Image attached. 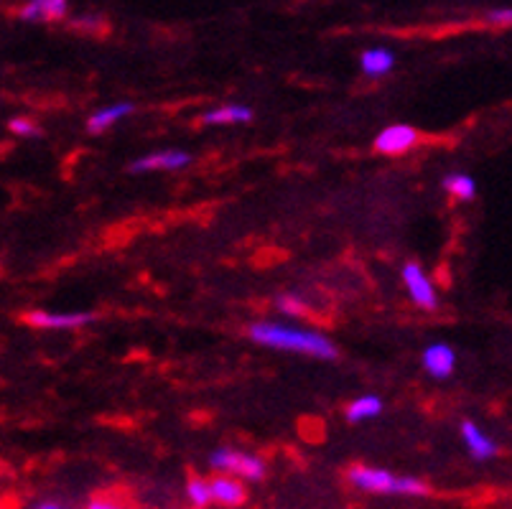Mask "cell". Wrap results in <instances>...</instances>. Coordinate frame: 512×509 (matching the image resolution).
<instances>
[{
	"label": "cell",
	"instance_id": "1",
	"mask_svg": "<svg viewBox=\"0 0 512 509\" xmlns=\"http://www.w3.org/2000/svg\"><path fill=\"white\" fill-rule=\"evenodd\" d=\"M248 336L255 344L271 349H283V352L309 354L316 359H337L339 349L334 347L332 339H327L319 331L299 329V326H283L273 321H258L248 329Z\"/></svg>",
	"mask_w": 512,
	"mask_h": 509
},
{
	"label": "cell",
	"instance_id": "2",
	"mask_svg": "<svg viewBox=\"0 0 512 509\" xmlns=\"http://www.w3.org/2000/svg\"><path fill=\"white\" fill-rule=\"evenodd\" d=\"M349 482L367 494H400V497H423L428 487L421 479L413 476H395L385 469H372V466H352L349 469Z\"/></svg>",
	"mask_w": 512,
	"mask_h": 509
},
{
	"label": "cell",
	"instance_id": "3",
	"mask_svg": "<svg viewBox=\"0 0 512 509\" xmlns=\"http://www.w3.org/2000/svg\"><path fill=\"white\" fill-rule=\"evenodd\" d=\"M209 466L222 471L225 476L245 479V482H263L265 479V461L255 454H245L237 448H217L209 456Z\"/></svg>",
	"mask_w": 512,
	"mask_h": 509
},
{
	"label": "cell",
	"instance_id": "4",
	"mask_svg": "<svg viewBox=\"0 0 512 509\" xmlns=\"http://www.w3.org/2000/svg\"><path fill=\"white\" fill-rule=\"evenodd\" d=\"M403 283L408 288V296L416 303L418 308H426V311H436L439 308V296H436V288L431 283L423 268L418 263H408L403 268Z\"/></svg>",
	"mask_w": 512,
	"mask_h": 509
},
{
	"label": "cell",
	"instance_id": "5",
	"mask_svg": "<svg viewBox=\"0 0 512 509\" xmlns=\"http://www.w3.org/2000/svg\"><path fill=\"white\" fill-rule=\"evenodd\" d=\"M418 130L411 125H390L375 138V151L380 156H403L418 143Z\"/></svg>",
	"mask_w": 512,
	"mask_h": 509
},
{
	"label": "cell",
	"instance_id": "6",
	"mask_svg": "<svg viewBox=\"0 0 512 509\" xmlns=\"http://www.w3.org/2000/svg\"><path fill=\"white\" fill-rule=\"evenodd\" d=\"M192 163V153L186 151H158L136 158L130 163L133 174H148V171H181Z\"/></svg>",
	"mask_w": 512,
	"mask_h": 509
},
{
	"label": "cell",
	"instance_id": "7",
	"mask_svg": "<svg viewBox=\"0 0 512 509\" xmlns=\"http://www.w3.org/2000/svg\"><path fill=\"white\" fill-rule=\"evenodd\" d=\"M69 13V0H26L18 8V16L31 23L62 21Z\"/></svg>",
	"mask_w": 512,
	"mask_h": 509
},
{
	"label": "cell",
	"instance_id": "8",
	"mask_svg": "<svg viewBox=\"0 0 512 509\" xmlns=\"http://www.w3.org/2000/svg\"><path fill=\"white\" fill-rule=\"evenodd\" d=\"M462 438L464 443H467L469 454H472L477 461H490L500 454V446H497V443L492 441V438L487 436V433L474 423V420H464Z\"/></svg>",
	"mask_w": 512,
	"mask_h": 509
},
{
	"label": "cell",
	"instance_id": "9",
	"mask_svg": "<svg viewBox=\"0 0 512 509\" xmlns=\"http://www.w3.org/2000/svg\"><path fill=\"white\" fill-rule=\"evenodd\" d=\"M423 367H426L428 375L436 377V380H446V377H451V372H454L456 367L454 349H451L449 344H431V347L423 352Z\"/></svg>",
	"mask_w": 512,
	"mask_h": 509
},
{
	"label": "cell",
	"instance_id": "10",
	"mask_svg": "<svg viewBox=\"0 0 512 509\" xmlns=\"http://www.w3.org/2000/svg\"><path fill=\"white\" fill-rule=\"evenodd\" d=\"M209 494H212V502L222 504V507H240L248 499V492L242 487V482H237L235 476H217L209 482Z\"/></svg>",
	"mask_w": 512,
	"mask_h": 509
},
{
	"label": "cell",
	"instance_id": "11",
	"mask_svg": "<svg viewBox=\"0 0 512 509\" xmlns=\"http://www.w3.org/2000/svg\"><path fill=\"white\" fill-rule=\"evenodd\" d=\"M95 319L92 314H51V311H31L26 321L39 329H79Z\"/></svg>",
	"mask_w": 512,
	"mask_h": 509
},
{
	"label": "cell",
	"instance_id": "12",
	"mask_svg": "<svg viewBox=\"0 0 512 509\" xmlns=\"http://www.w3.org/2000/svg\"><path fill=\"white\" fill-rule=\"evenodd\" d=\"M133 110H136V107H133V102H113V105L100 107V110H97L95 115H90V120H87V130H90L92 135L105 133V130L113 128L115 123H120L123 118H128Z\"/></svg>",
	"mask_w": 512,
	"mask_h": 509
},
{
	"label": "cell",
	"instance_id": "13",
	"mask_svg": "<svg viewBox=\"0 0 512 509\" xmlns=\"http://www.w3.org/2000/svg\"><path fill=\"white\" fill-rule=\"evenodd\" d=\"M360 67L367 77H385L395 67V56L393 51L383 49V46L365 49L360 56Z\"/></svg>",
	"mask_w": 512,
	"mask_h": 509
},
{
	"label": "cell",
	"instance_id": "14",
	"mask_svg": "<svg viewBox=\"0 0 512 509\" xmlns=\"http://www.w3.org/2000/svg\"><path fill=\"white\" fill-rule=\"evenodd\" d=\"M207 125H237V123H250L253 120V110L248 105H222L214 107L204 115Z\"/></svg>",
	"mask_w": 512,
	"mask_h": 509
},
{
	"label": "cell",
	"instance_id": "15",
	"mask_svg": "<svg viewBox=\"0 0 512 509\" xmlns=\"http://www.w3.org/2000/svg\"><path fill=\"white\" fill-rule=\"evenodd\" d=\"M380 413H383V400L377 398V395H362L355 403H349L347 420L349 423H362V420L375 418Z\"/></svg>",
	"mask_w": 512,
	"mask_h": 509
},
{
	"label": "cell",
	"instance_id": "16",
	"mask_svg": "<svg viewBox=\"0 0 512 509\" xmlns=\"http://www.w3.org/2000/svg\"><path fill=\"white\" fill-rule=\"evenodd\" d=\"M444 189L449 191L451 196L462 199V202H469L474 194H477V184H474L472 176L467 174H449L444 179Z\"/></svg>",
	"mask_w": 512,
	"mask_h": 509
},
{
	"label": "cell",
	"instance_id": "17",
	"mask_svg": "<svg viewBox=\"0 0 512 509\" xmlns=\"http://www.w3.org/2000/svg\"><path fill=\"white\" fill-rule=\"evenodd\" d=\"M186 499L192 502V507L204 509L212 504V494H209V482L202 476H192L186 484Z\"/></svg>",
	"mask_w": 512,
	"mask_h": 509
},
{
	"label": "cell",
	"instance_id": "18",
	"mask_svg": "<svg viewBox=\"0 0 512 509\" xmlns=\"http://www.w3.org/2000/svg\"><path fill=\"white\" fill-rule=\"evenodd\" d=\"M276 308L288 319H301V316L309 314V308H306V303L299 296H281L276 301Z\"/></svg>",
	"mask_w": 512,
	"mask_h": 509
},
{
	"label": "cell",
	"instance_id": "19",
	"mask_svg": "<svg viewBox=\"0 0 512 509\" xmlns=\"http://www.w3.org/2000/svg\"><path fill=\"white\" fill-rule=\"evenodd\" d=\"M8 130H11L13 135H21V138H39L41 135L39 125L29 118H13L11 123H8Z\"/></svg>",
	"mask_w": 512,
	"mask_h": 509
},
{
	"label": "cell",
	"instance_id": "20",
	"mask_svg": "<svg viewBox=\"0 0 512 509\" xmlns=\"http://www.w3.org/2000/svg\"><path fill=\"white\" fill-rule=\"evenodd\" d=\"M487 21H490L492 26L507 28L512 23L510 8H497V11H490V13H487Z\"/></svg>",
	"mask_w": 512,
	"mask_h": 509
},
{
	"label": "cell",
	"instance_id": "21",
	"mask_svg": "<svg viewBox=\"0 0 512 509\" xmlns=\"http://www.w3.org/2000/svg\"><path fill=\"white\" fill-rule=\"evenodd\" d=\"M87 509H125V507L110 502V499H95V502H90V507H87Z\"/></svg>",
	"mask_w": 512,
	"mask_h": 509
},
{
	"label": "cell",
	"instance_id": "22",
	"mask_svg": "<svg viewBox=\"0 0 512 509\" xmlns=\"http://www.w3.org/2000/svg\"><path fill=\"white\" fill-rule=\"evenodd\" d=\"M34 509H67V507H62V504H57V502H41V504H36Z\"/></svg>",
	"mask_w": 512,
	"mask_h": 509
}]
</instances>
